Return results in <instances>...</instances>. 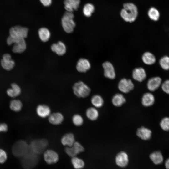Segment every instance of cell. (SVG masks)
<instances>
[{
	"instance_id": "cell-16",
	"label": "cell",
	"mask_w": 169,
	"mask_h": 169,
	"mask_svg": "<svg viewBox=\"0 0 169 169\" xmlns=\"http://www.w3.org/2000/svg\"><path fill=\"white\" fill-rule=\"evenodd\" d=\"M115 161L118 166L121 167H125L127 166L128 163V155L125 151H120L116 155Z\"/></svg>"
},
{
	"instance_id": "cell-12",
	"label": "cell",
	"mask_w": 169,
	"mask_h": 169,
	"mask_svg": "<svg viewBox=\"0 0 169 169\" xmlns=\"http://www.w3.org/2000/svg\"><path fill=\"white\" fill-rule=\"evenodd\" d=\"M118 86L121 92L127 93L134 89V85L131 80L123 78L119 82Z\"/></svg>"
},
{
	"instance_id": "cell-2",
	"label": "cell",
	"mask_w": 169,
	"mask_h": 169,
	"mask_svg": "<svg viewBox=\"0 0 169 169\" xmlns=\"http://www.w3.org/2000/svg\"><path fill=\"white\" fill-rule=\"evenodd\" d=\"M20 162L25 169H32L38 164L39 161L38 155L30 150L24 155L21 157Z\"/></svg>"
},
{
	"instance_id": "cell-13",
	"label": "cell",
	"mask_w": 169,
	"mask_h": 169,
	"mask_svg": "<svg viewBox=\"0 0 169 169\" xmlns=\"http://www.w3.org/2000/svg\"><path fill=\"white\" fill-rule=\"evenodd\" d=\"M36 112L40 118L44 119L48 118L51 113L50 107L45 104L38 105L36 108Z\"/></svg>"
},
{
	"instance_id": "cell-29",
	"label": "cell",
	"mask_w": 169,
	"mask_h": 169,
	"mask_svg": "<svg viewBox=\"0 0 169 169\" xmlns=\"http://www.w3.org/2000/svg\"><path fill=\"white\" fill-rule=\"evenodd\" d=\"M142 59L143 63L147 65H151L156 62V59L154 55L149 52H145L142 55Z\"/></svg>"
},
{
	"instance_id": "cell-18",
	"label": "cell",
	"mask_w": 169,
	"mask_h": 169,
	"mask_svg": "<svg viewBox=\"0 0 169 169\" xmlns=\"http://www.w3.org/2000/svg\"><path fill=\"white\" fill-rule=\"evenodd\" d=\"M162 79L161 77L156 76L150 78L148 80L147 86L150 91H154L157 89L161 85Z\"/></svg>"
},
{
	"instance_id": "cell-33",
	"label": "cell",
	"mask_w": 169,
	"mask_h": 169,
	"mask_svg": "<svg viewBox=\"0 0 169 169\" xmlns=\"http://www.w3.org/2000/svg\"><path fill=\"white\" fill-rule=\"evenodd\" d=\"M71 158V162L74 169H82L84 167L85 163L82 159L77 156Z\"/></svg>"
},
{
	"instance_id": "cell-9",
	"label": "cell",
	"mask_w": 169,
	"mask_h": 169,
	"mask_svg": "<svg viewBox=\"0 0 169 169\" xmlns=\"http://www.w3.org/2000/svg\"><path fill=\"white\" fill-rule=\"evenodd\" d=\"M64 150L68 156L72 157L84 152V148L79 142L75 141L72 146L65 147Z\"/></svg>"
},
{
	"instance_id": "cell-10",
	"label": "cell",
	"mask_w": 169,
	"mask_h": 169,
	"mask_svg": "<svg viewBox=\"0 0 169 169\" xmlns=\"http://www.w3.org/2000/svg\"><path fill=\"white\" fill-rule=\"evenodd\" d=\"M0 64L2 68L7 71L11 70L15 66V61L12 59L11 55L8 53L3 54Z\"/></svg>"
},
{
	"instance_id": "cell-14",
	"label": "cell",
	"mask_w": 169,
	"mask_h": 169,
	"mask_svg": "<svg viewBox=\"0 0 169 169\" xmlns=\"http://www.w3.org/2000/svg\"><path fill=\"white\" fill-rule=\"evenodd\" d=\"M105 76L109 79H113L115 77L114 68L112 64L108 61L104 62L102 64Z\"/></svg>"
},
{
	"instance_id": "cell-28",
	"label": "cell",
	"mask_w": 169,
	"mask_h": 169,
	"mask_svg": "<svg viewBox=\"0 0 169 169\" xmlns=\"http://www.w3.org/2000/svg\"><path fill=\"white\" fill-rule=\"evenodd\" d=\"M126 100L123 95L120 93H117L112 97L111 101L113 105L115 107L122 106L126 102Z\"/></svg>"
},
{
	"instance_id": "cell-27",
	"label": "cell",
	"mask_w": 169,
	"mask_h": 169,
	"mask_svg": "<svg viewBox=\"0 0 169 169\" xmlns=\"http://www.w3.org/2000/svg\"><path fill=\"white\" fill-rule=\"evenodd\" d=\"M85 115L87 118L90 120H96L99 116V112L97 108L94 107L88 108L85 111Z\"/></svg>"
},
{
	"instance_id": "cell-32",
	"label": "cell",
	"mask_w": 169,
	"mask_h": 169,
	"mask_svg": "<svg viewBox=\"0 0 169 169\" xmlns=\"http://www.w3.org/2000/svg\"><path fill=\"white\" fill-rule=\"evenodd\" d=\"M92 104L94 107L97 108L101 107L104 104V101L102 96L99 95H93L90 100Z\"/></svg>"
},
{
	"instance_id": "cell-1",
	"label": "cell",
	"mask_w": 169,
	"mask_h": 169,
	"mask_svg": "<svg viewBox=\"0 0 169 169\" xmlns=\"http://www.w3.org/2000/svg\"><path fill=\"white\" fill-rule=\"evenodd\" d=\"M137 15V9L135 5L131 3L124 4L123 8L120 12V15L125 21L132 22L136 20Z\"/></svg>"
},
{
	"instance_id": "cell-35",
	"label": "cell",
	"mask_w": 169,
	"mask_h": 169,
	"mask_svg": "<svg viewBox=\"0 0 169 169\" xmlns=\"http://www.w3.org/2000/svg\"><path fill=\"white\" fill-rule=\"evenodd\" d=\"M148 14L150 18L154 21L158 20L160 17L159 11L154 7H152L149 9Z\"/></svg>"
},
{
	"instance_id": "cell-3",
	"label": "cell",
	"mask_w": 169,
	"mask_h": 169,
	"mask_svg": "<svg viewBox=\"0 0 169 169\" xmlns=\"http://www.w3.org/2000/svg\"><path fill=\"white\" fill-rule=\"evenodd\" d=\"M30 150L29 145L24 140H20L16 141L13 145L12 151L16 157L21 158Z\"/></svg>"
},
{
	"instance_id": "cell-7",
	"label": "cell",
	"mask_w": 169,
	"mask_h": 169,
	"mask_svg": "<svg viewBox=\"0 0 169 169\" xmlns=\"http://www.w3.org/2000/svg\"><path fill=\"white\" fill-rule=\"evenodd\" d=\"M48 143V141L45 139L33 140L29 144L30 150L33 153L39 155L45 150Z\"/></svg>"
},
{
	"instance_id": "cell-36",
	"label": "cell",
	"mask_w": 169,
	"mask_h": 169,
	"mask_svg": "<svg viewBox=\"0 0 169 169\" xmlns=\"http://www.w3.org/2000/svg\"><path fill=\"white\" fill-rule=\"evenodd\" d=\"M94 9V7L93 4L90 3H87L83 8V13L85 16L89 17L91 16Z\"/></svg>"
},
{
	"instance_id": "cell-42",
	"label": "cell",
	"mask_w": 169,
	"mask_h": 169,
	"mask_svg": "<svg viewBox=\"0 0 169 169\" xmlns=\"http://www.w3.org/2000/svg\"><path fill=\"white\" fill-rule=\"evenodd\" d=\"M42 4L44 6H50L52 3V0H40Z\"/></svg>"
},
{
	"instance_id": "cell-5",
	"label": "cell",
	"mask_w": 169,
	"mask_h": 169,
	"mask_svg": "<svg viewBox=\"0 0 169 169\" xmlns=\"http://www.w3.org/2000/svg\"><path fill=\"white\" fill-rule=\"evenodd\" d=\"M74 95L79 98H85L88 97L91 92L90 88L84 82L79 81L74 84L73 87Z\"/></svg>"
},
{
	"instance_id": "cell-41",
	"label": "cell",
	"mask_w": 169,
	"mask_h": 169,
	"mask_svg": "<svg viewBox=\"0 0 169 169\" xmlns=\"http://www.w3.org/2000/svg\"><path fill=\"white\" fill-rule=\"evenodd\" d=\"M8 129V125L5 122H0V133L7 132Z\"/></svg>"
},
{
	"instance_id": "cell-24",
	"label": "cell",
	"mask_w": 169,
	"mask_h": 169,
	"mask_svg": "<svg viewBox=\"0 0 169 169\" xmlns=\"http://www.w3.org/2000/svg\"><path fill=\"white\" fill-rule=\"evenodd\" d=\"M155 101V98L154 95L150 92L145 93L141 98V104L146 107H148L153 105Z\"/></svg>"
},
{
	"instance_id": "cell-37",
	"label": "cell",
	"mask_w": 169,
	"mask_h": 169,
	"mask_svg": "<svg viewBox=\"0 0 169 169\" xmlns=\"http://www.w3.org/2000/svg\"><path fill=\"white\" fill-rule=\"evenodd\" d=\"M159 63L163 69L169 70V56H165L161 57L159 60Z\"/></svg>"
},
{
	"instance_id": "cell-8",
	"label": "cell",
	"mask_w": 169,
	"mask_h": 169,
	"mask_svg": "<svg viewBox=\"0 0 169 169\" xmlns=\"http://www.w3.org/2000/svg\"><path fill=\"white\" fill-rule=\"evenodd\" d=\"M28 28L20 25L11 27L9 30V35L16 38H26L28 35Z\"/></svg>"
},
{
	"instance_id": "cell-22",
	"label": "cell",
	"mask_w": 169,
	"mask_h": 169,
	"mask_svg": "<svg viewBox=\"0 0 169 169\" xmlns=\"http://www.w3.org/2000/svg\"><path fill=\"white\" fill-rule=\"evenodd\" d=\"M132 76L134 79L138 82H141L146 78V74L144 68L138 67L135 68L133 70Z\"/></svg>"
},
{
	"instance_id": "cell-43",
	"label": "cell",
	"mask_w": 169,
	"mask_h": 169,
	"mask_svg": "<svg viewBox=\"0 0 169 169\" xmlns=\"http://www.w3.org/2000/svg\"><path fill=\"white\" fill-rule=\"evenodd\" d=\"M165 164L166 168V169H169V158L166 160Z\"/></svg>"
},
{
	"instance_id": "cell-15",
	"label": "cell",
	"mask_w": 169,
	"mask_h": 169,
	"mask_svg": "<svg viewBox=\"0 0 169 169\" xmlns=\"http://www.w3.org/2000/svg\"><path fill=\"white\" fill-rule=\"evenodd\" d=\"M64 117L61 112H57L51 113L48 117L49 122L51 124L57 125L61 124L64 121Z\"/></svg>"
},
{
	"instance_id": "cell-17",
	"label": "cell",
	"mask_w": 169,
	"mask_h": 169,
	"mask_svg": "<svg viewBox=\"0 0 169 169\" xmlns=\"http://www.w3.org/2000/svg\"><path fill=\"white\" fill-rule=\"evenodd\" d=\"M11 87L6 90V94L10 97L14 98L19 95L21 93L22 90L20 87L17 83H12L10 85Z\"/></svg>"
},
{
	"instance_id": "cell-20",
	"label": "cell",
	"mask_w": 169,
	"mask_h": 169,
	"mask_svg": "<svg viewBox=\"0 0 169 169\" xmlns=\"http://www.w3.org/2000/svg\"><path fill=\"white\" fill-rule=\"evenodd\" d=\"M51 50L57 55L62 56L66 51V47L65 44L61 41H59L56 43H53L51 46Z\"/></svg>"
},
{
	"instance_id": "cell-30",
	"label": "cell",
	"mask_w": 169,
	"mask_h": 169,
	"mask_svg": "<svg viewBox=\"0 0 169 169\" xmlns=\"http://www.w3.org/2000/svg\"><path fill=\"white\" fill-rule=\"evenodd\" d=\"M38 34L41 40L44 42L48 41L51 36L49 30L45 27L41 28L38 30Z\"/></svg>"
},
{
	"instance_id": "cell-31",
	"label": "cell",
	"mask_w": 169,
	"mask_h": 169,
	"mask_svg": "<svg viewBox=\"0 0 169 169\" xmlns=\"http://www.w3.org/2000/svg\"><path fill=\"white\" fill-rule=\"evenodd\" d=\"M150 158L156 165L160 164L163 162V157L161 153L159 151H155L150 155Z\"/></svg>"
},
{
	"instance_id": "cell-40",
	"label": "cell",
	"mask_w": 169,
	"mask_h": 169,
	"mask_svg": "<svg viewBox=\"0 0 169 169\" xmlns=\"http://www.w3.org/2000/svg\"><path fill=\"white\" fill-rule=\"evenodd\" d=\"M161 85L162 90L165 93L169 94V80L164 81Z\"/></svg>"
},
{
	"instance_id": "cell-26",
	"label": "cell",
	"mask_w": 169,
	"mask_h": 169,
	"mask_svg": "<svg viewBox=\"0 0 169 169\" xmlns=\"http://www.w3.org/2000/svg\"><path fill=\"white\" fill-rule=\"evenodd\" d=\"M23 105V103L20 100L13 98L10 101L9 107L12 111L18 112L22 110Z\"/></svg>"
},
{
	"instance_id": "cell-34",
	"label": "cell",
	"mask_w": 169,
	"mask_h": 169,
	"mask_svg": "<svg viewBox=\"0 0 169 169\" xmlns=\"http://www.w3.org/2000/svg\"><path fill=\"white\" fill-rule=\"evenodd\" d=\"M72 121L73 125L77 127L82 126L84 122V120L82 116L79 114H74L72 117Z\"/></svg>"
},
{
	"instance_id": "cell-23",
	"label": "cell",
	"mask_w": 169,
	"mask_h": 169,
	"mask_svg": "<svg viewBox=\"0 0 169 169\" xmlns=\"http://www.w3.org/2000/svg\"><path fill=\"white\" fill-rule=\"evenodd\" d=\"M136 135L143 140H148L151 137L152 132L149 129L144 126L138 128L136 132Z\"/></svg>"
},
{
	"instance_id": "cell-4",
	"label": "cell",
	"mask_w": 169,
	"mask_h": 169,
	"mask_svg": "<svg viewBox=\"0 0 169 169\" xmlns=\"http://www.w3.org/2000/svg\"><path fill=\"white\" fill-rule=\"evenodd\" d=\"M24 38H16L10 36L7 38L8 44L11 45L13 44L12 49V52L16 54H21L24 52L27 48V44Z\"/></svg>"
},
{
	"instance_id": "cell-19",
	"label": "cell",
	"mask_w": 169,
	"mask_h": 169,
	"mask_svg": "<svg viewBox=\"0 0 169 169\" xmlns=\"http://www.w3.org/2000/svg\"><path fill=\"white\" fill-rule=\"evenodd\" d=\"M91 64L89 61L84 58H81L78 61L76 65L77 71L80 73H85L90 68Z\"/></svg>"
},
{
	"instance_id": "cell-38",
	"label": "cell",
	"mask_w": 169,
	"mask_h": 169,
	"mask_svg": "<svg viewBox=\"0 0 169 169\" xmlns=\"http://www.w3.org/2000/svg\"><path fill=\"white\" fill-rule=\"evenodd\" d=\"M160 126L164 131H169V117H165L162 118L160 122Z\"/></svg>"
},
{
	"instance_id": "cell-11",
	"label": "cell",
	"mask_w": 169,
	"mask_h": 169,
	"mask_svg": "<svg viewBox=\"0 0 169 169\" xmlns=\"http://www.w3.org/2000/svg\"><path fill=\"white\" fill-rule=\"evenodd\" d=\"M43 153L44 158L46 162L51 165L56 163L59 160L58 153L54 150L49 149L45 150Z\"/></svg>"
},
{
	"instance_id": "cell-21",
	"label": "cell",
	"mask_w": 169,
	"mask_h": 169,
	"mask_svg": "<svg viewBox=\"0 0 169 169\" xmlns=\"http://www.w3.org/2000/svg\"><path fill=\"white\" fill-rule=\"evenodd\" d=\"M75 141L74 135L72 132H68L62 136L60 139L61 143L65 147L72 146Z\"/></svg>"
},
{
	"instance_id": "cell-25",
	"label": "cell",
	"mask_w": 169,
	"mask_h": 169,
	"mask_svg": "<svg viewBox=\"0 0 169 169\" xmlns=\"http://www.w3.org/2000/svg\"><path fill=\"white\" fill-rule=\"evenodd\" d=\"M80 3V0H65L64 8L67 12H72L77 10Z\"/></svg>"
},
{
	"instance_id": "cell-39",
	"label": "cell",
	"mask_w": 169,
	"mask_h": 169,
	"mask_svg": "<svg viewBox=\"0 0 169 169\" xmlns=\"http://www.w3.org/2000/svg\"><path fill=\"white\" fill-rule=\"evenodd\" d=\"M7 158L8 155L6 151L0 148V163L3 164L5 163Z\"/></svg>"
},
{
	"instance_id": "cell-6",
	"label": "cell",
	"mask_w": 169,
	"mask_h": 169,
	"mask_svg": "<svg viewBox=\"0 0 169 169\" xmlns=\"http://www.w3.org/2000/svg\"><path fill=\"white\" fill-rule=\"evenodd\" d=\"M74 14L72 12H67L64 13L61 19L63 28L67 33H72L75 26L74 20Z\"/></svg>"
}]
</instances>
